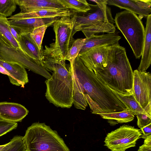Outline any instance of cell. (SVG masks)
<instances>
[{"instance_id": "13", "label": "cell", "mask_w": 151, "mask_h": 151, "mask_svg": "<svg viewBox=\"0 0 151 151\" xmlns=\"http://www.w3.org/2000/svg\"><path fill=\"white\" fill-rule=\"evenodd\" d=\"M106 3L143 17H147L151 12L150 0H107Z\"/></svg>"}, {"instance_id": "14", "label": "cell", "mask_w": 151, "mask_h": 151, "mask_svg": "<svg viewBox=\"0 0 151 151\" xmlns=\"http://www.w3.org/2000/svg\"><path fill=\"white\" fill-rule=\"evenodd\" d=\"M28 113L29 111L20 104L0 102V118L2 119L16 123L21 122Z\"/></svg>"}, {"instance_id": "20", "label": "cell", "mask_w": 151, "mask_h": 151, "mask_svg": "<svg viewBox=\"0 0 151 151\" xmlns=\"http://www.w3.org/2000/svg\"><path fill=\"white\" fill-rule=\"evenodd\" d=\"M70 65L72 67L73 83V104L75 108L84 110L87 106L88 103L84 97V90L76 76L72 65Z\"/></svg>"}, {"instance_id": "6", "label": "cell", "mask_w": 151, "mask_h": 151, "mask_svg": "<svg viewBox=\"0 0 151 151\" xmlns=\"http://www.w3.org/2000/svg\"><path fill=\"white\" fill-rule=\"evenodd\" d=\"M76 13L72 15L61 17L53 23L55 35L54 42L49 46H45L43 50L44 56L55 60H65L70 48L75 40L73 32L76 19Z\"/></svg>"}, {"instance_id": "33", "label": "cell", "mask_w": 151, "mask_h": 151, "mask_svg": "<svg viewBox=\"0 0 151 151\" xmlns=\"http://www.w3.org/2000/svg\"><path fill=\"white\" fill-rule=\"evenodd\" d=\"M9 28L12 35L17 42L19 37V34L15 29L10 25L9 26Z\"/></svg>"}, {"instance_id": "15", "label": "cell", "mask_w": 151, "mask_h": 151, "mask_svg": "<svg viewBox=\"0 0 151 151\" xmlns=\"http://www.w3.org/2000/svg\"><path fill=\"white\" fill-rule=\"evenodd\" d=\"M119 32L108 33L101 35H93L85 38V41L78 55L82 54L94 47L104 46H111L119 43L121 37Z\"/></svg>"}, {"instance_id": "8", "label": "cell", "mask_w": 151, "mask_h": 151, "mask_svg": "<svg viewBox=\"0 0 151 151\" xmlns=\"http://www.w3.org/2000/svg\"><path fill=\"white\" fill-rule=\"evenodd\" d=\"M0 60L18 64L47 79L51 76L43 63L31 57L21 48L14 47L0 35Z\"/></svg>"}, {"instance_id": "32", "label": "cell", "mask_w": 151, "mask_h": 151, "mask_svg": "<svg viewBox=\"0 0 151 151\" xmlns=\"http://www.w3.org/2000/svg\"><path fill=\"white\" fill-rule=\"evenodd\" d=\"M138 151H151V145L144 143L139 147Z\"/></svg>"}, {"instance_id": "22", "label": "cell", "mask_w": 151, "mask_h": 151, "mask_svg": "<svg viewBox=\"0 0 151 151\" xmlns=\"http://www.w3.org/2000/svg\"><path fill=\"white\" fill-rule=\"evenodd\" d=\"M111 89L123 103L127 109L133 114L137 115L139 114L142 113L151 117V116L148 114L142 108L135 99L133 93L129 95L123 96L116 91Z\"/></svg>"}, {"instance_id": "1", "label": "cell", "mask_w": 151, "mask_h": 151, "mask_svg": "<svg viewBox=\"0 0 151 151\" xmlns=\"http://www.w3.org/2000/svg\"><path fill=\"white\" fill-rule=\"evenodd\" d=\"M71 65L83 88L84 97L92 113L128 110L112 90L86 67L78 56Z\"/></svg>"}, {"instance_id": "24", "label": "cell", "mask_w": 151, "mask_h": 151, "mask_svg": "<svg viewBox=\"0 0 151 151\" xmlns=\"http://www.w3.org/2000/svg\"><path fill=\"white\" fill-rule=\"evenodd\" d=\"M9 26L7 18L0 15V35L10 42L14 47L20 48L18 42L11 32Z\"/></svg>"}, {"instance_id": "23", "label": "cell", "mask_w": 151, "mask_h": 151, "mask_svg": "<svg viewBox=\"0 0 151 151\" xmlns=\"http://www.w3.org/2000/svg\"><path fill=\"white\" fill-rule=\"evenodd\" d=\"M66 9L74 13H84L91 9L90 4L86 0H58Z\"/></svg>"}, {"instance_id": "29", "label": "cell", "mask_w": 151, "mask_h": 151, "mask_svg": "<svg viewBox=\"0 0 151 151\" xmlns=\"http://www.w3.org/2000/svg\"><path fill=\"white\" fill-rule=\"evenodd\" d=\"M17 123L8 121L0 118V137L16 129Z\"/></svg>"}, {"instance_id": "3", "label": "cell", "mask_w": 151, "mask_h": 151, "mask_svg": "<svg viewBox=\"0 0 151 151\" xmlns=\"http://www.w3.org/2000/svg\"><path fill=\"white\" fill-rule=\"evenodd\" d=\"M45 67L53 72L45 81L46 99L57 107L70 108L73 104V83L72 67H67L65 60H55L44 56Z\"/></svg>"}, {"instance_id": "2", "label": "cell", "mask_w": 151, "mask_h": 151, "mask_svg": "<svg viewBox=\"0 0 151 151\" xmlns=\"http://www.w3.org/2000/svg\"><path fill=\"white\" fill-rule=\"evenodd\" d=\"M93 71L110 88L121 95L133 93V71L125 48L119 43L109 46L105 64Z\"/></svg>"}, {"instance_id": "31", "label": "cell", "mask_w": 151, "mask_h": 151, "mask_svg": "<svg viewBox=\"0 0 151 151\" xmlns=\"http://www.w3.org/2000/svg\"><path fill=\"white\" fill-rule=\"evenodd\" d=\"M141 132L142 133L140 137L145 139L147 136L151 135V123L140 129Z\"/></svg>"}, {"instance_id": "26", "label": "cell", "mask_w": 151, "mask_h": 151, "mask_svg": "<svg viewBox=\"0 0 151 151\" xmlns=\"http://www.w3.org/2000/svg\"><path fill=\"white\" fill-rule=\"evenodd\" d=\"M0 151H26L23 137L14 136L9 143L5 144Z\"/></svg>"}, {"instance_id": "17", "label": "cell", "mask_w": 151, "mask_h": 151, "mask_svg": "<svg viewBox=\"0 0 151 151\" xmlns=\"http://www.w3.org/2000/svg\"><path fill=\"white\" fill-rule=\"evenodd\" d=\"M24 13L42 9H67L58 0H15Z\"/></svg>"}, {"instance_id": "12", "label": "cell", "mask_w": 151, "mask_h": 151, "mask_svg": "<svg viewBox=\"0 0 151 151\" xmlns=\"http://www.w3.org/2000/svg\"><path fill=\"white\" fill-rule=\"evenodd\" d=\"M110 46L104 45L94 47L78 56L86 67L93 71L95 68L101 67L105 64Z\"/></svg>"}, {"instance_id": "21", "label": "cell", "mask_w": 151, "mask_h": 151, "mask_svg": "<svg viewBox=\"0 0 151 151\" xmlns=\"http://www.w3.org/2000/svg\"><path fill=\"white\" fill-rule=\"evenodd\" d=\"M96 114L109 120V122L112 121L111 124L127 123L132 121L134 118V115L127 109L117 112H99Z\"/></svg>"}, {"instance_id": "7", "label": "cell", "mask_w": 151, "mask_h": 151, "mask_svg": "<svg viewBox=\"0 0 151 151\" xmlns=\"http://www.w3.org/2000/svg\"><path fill=\"white\" fill-rule=\"evenodd\" d=\"M114 23L129 43L136 59L142 55L145 28L137 14L126 10L116 14Z\"/></svg>"}, {"instance_id": "35", "label": "cell", "mask_w": 151, "mask_h": 151, "mask_svg": "<svg viewBox=\"0 0 151 151\" xmlns=\"http://www.w3.org/2000/svg\"><path fill=\"white\" fill-rule=\"evenodd\" d=\"M5 146V145H0V151Z\"/></svg>"}, {"instance_id": "25", "label": "cell", "mask_w": 151, "mask_h": 151, "mask_svg": "<svg viewBox=\"0 0 151 151\" xmlns=\"http://www.w3.org/2000/svg\"><path fill=\"white\" fill-rule=\"evenodd\" d=\"M85 38H78L75 40L69 49L65 58V60H68L72 65L84 45Z\"/></svg>"}, {"instance_id": "18", "label": "cell", "mask_w": 151, "mask_h": 151, "mask_svg": "<svg viewBox=\"0 0 151 151\" xmlns=\"http://www.w3.org/2000/svg\"><path fill=\"white\" fill-rule=\"evenodd\" d=\"M17 42L20 48L26 53L41 63L44 56L43 50H40L32 38L30 33L19 34Z\"/></svg>"}, {"instance_id": "19", "label": "cell", "mask_w": 151, "mask_h": 151, "mask_svg": "<svg viewBox=\"0 0 151 151\" xmlns=\"http://www.w3.org/2000/svg\"><path fill=\"white\" fill-rule=\"evenodd\" d=\"M145 39L142 58L137 70L146 72L151 63V14L147 17Z\"/></svg>"}, {"instance_id": "16", "label": "cell", "mask_w": 151, "mask_h": 151, "mask_svg": "<svg viewBox=\"0 0 151 151\" xmlns=\"http://www.w3.org/2000/svg\"><path fill=\"white\" fill-rule=\"evenodd\" d=\"M0 65L4 67L9 73L8 76L12 84L24 88V85L29 82L27 71L21 65L0 60Z\"/></svg>"}, {"instance_id": "27", "label": "cell", "mask_w": 151, "mask_h": 151, "mask_svg": "<svg viewBox=\"0 0 151 151\" xmlns=\"http://www.w3.org/2000/svg\"><path fill=\"white\" fill-rule=\"evenodd\" d=\"M17 4L15 0H0V15L6 17L15 10Z\"/></svg>"}, {"instance_id": "30", "label": "cell", "mask_w": 151, "mask_h": 151, "mask_svg": "<svg viewBox=\"0 0 151 151\" xmlns=\"http://www.w3.org/2000/svg\"><path fill=\"white\" fill-rule=\"evenodd\" d=\"M136 116L137 119V125L140 129L151 123V117L142 113Z\"/></svg>"}, {"instance_id": "28", "label": "cell", "mask_w": 151, "mask_h": 151, "mask_svg": "<svg viewBox=\"0 0 151 151\" xmlns=\"http://www.w3.org/2000/svg\"><path fill=\"white\" fill-rule=\"evenodd\" d=\"M50 26L45 25L35 29L30 33L31 36L40 50H42V45L44 35L47 28Z\"/></svg>"}, {"instance_id": "34", "label": "cell", "mask_w": 151, "mask_h": 151, "mask_svg": "<svg viewBox=\"0 0 151 151\" xmlns=\"http://www.w3.org/2000/svg\"><path fill=\"white\" fill-rule=\"evenodd\" d=\"M0 73L4 75H9V74L6 70L3 67L0 65Z\"/></svg>"}, {"instance_id": "10", "label": "cell", "mask_w": 151, "mask_h": 151, "mask_svg": "<svg viewBox=\"0 0 151 151\" xmlns=\"http://www.w3.org/2000/svg\"><path fill=\"white\" fill-rule=\"evenodd\" d=\"M133 93L146 113L151 116V75L149 72L133 71Z\"/></svg>"}, {"instance_id": "9", "label": "cell", "mask_w": 151, "mask_h": 151, "mask_svg": "<svg viewBox=\"0 0 151 151\" xmlns=\"http://www.w3.org/2000/svg\"><path fill=\"white\" fill-rule=\"evenodd\" d=\"M142 135L140 129L124 124L107 134L104 145L111 151H125L135 146L137 141Z\"/></svg>"}, {"instance_id": "11", "label": "cell", "mask_w": 151, "mask_h": 151, "mask_svg": "<svg viewBox=\"0 0 151 151\" xmlns=\"http://www.w3.org/2000/svg\"><path fill=\"white\" fill-rule=\"evenodd\" d=\"M60 18L26 17L21 16L18 13L7 19L10 25L19 34L31 33L35 29L40 26L45 25L51 26Z\"/></svg>"}, {"instance_id": "4", "label": "cell", "mask_w": 151, "mask_h": 151, "mask_svg": "<svg viewBox=\"0 0 151 151\" xmlns=\"http://www.w3.org/2000/svg\"><path fill=\"white\" fill-rule=\"evenodd\" d=\"M90 1L96 4H90L91 9L86 12L78 15L76 14L73 36L79 31H82L86 38L99 33L115 32L114 19L110 8L107 6V0Z\"/></svg>"}, {"instance_id": "5", "label": "cell", "mask_w": 151, "mask_h": 151, "mask_svg": "<svg viewBox=\"0 0 151 151\" xmlns=\"http://www.w3.org/2000/svg\"><path fill=\"white\" fill-rule=\"evenodd\" d=\"M23 138L26 151H70L57 132L44 123H33Z\"/></svg>"}]
</instances>
